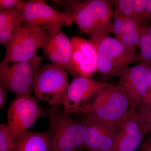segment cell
Wrapping results in <instances>:
<instances>
[{
    "mask_svg": "<svg viewBox=\"0 0 151 151\" xmlns=\"http://www.w3.org/2000/svg\"><path fill=\"white\" fill-rule=\"evenodd\" d=\"M141 34V29L140 30L134 32L124 34L116 39L124 46L135 50L136 47L139 46Z\"/></svg>",
    "mask_w": 151,
    "mask_h": 151,
    "instance_id": "cell-21",
    "label": "cell"
},
{
    "mask_svg": "<svg viewBox=\"0 0 151 151\" xmlns=\"http://www.w3.org/2000/svg\"><path fill=\"white\" fill-rule=\"evenodd\" d=\"M142 25L140 22L133 18L125 17V33L134 32L140 30Z\"/></svg>",
    "mask_w": 151,
    "mask_h": 151,
    "instance_id": "cell-25",
    "label": "cell"
},
{
    "mask_svg": "<svg viewBox=\"0 0 151 151\" xmlns=\"http://www.w3.org/2000/svg\"><path fill=\"white\" fill-rule=\"evenodd\" d=\"M50 27L51 28L53 34L59 56L60 66L68 72L71 54L70 40L62 31V27L59 26H54Z\"/></svg>",
    "mask_w": 151,
    "mask_h": 151,
    "instance_id": "cell-17",
    "label": "cell"
},
{
    "mask_svg": "<svg viewBox=\"0 0 151 151\" xmlns=\"http://www.w3.org/2000/svg\"><path fill=\"white\" fill-rule=\"evenodd\" d=\"M6 98V90L1 86H0V107L2 108L5 104Z\"/></svg>",
    "mask_w": 151,
    "mask_h": 151,
    "instance_id": "cell-28",
    "label": "cell"
},
{
    "mask_svg": "<svg viewBox=\"0 0 151 151\" xmlns=\"http://www.w3.org/2000/svg\"><path fill=\"white\" fill-rule=\"evenodd\" d=\"M50 133L27 132L21 135L13 151H50Z\"/></svg>",
    "mask_w": 151,
    "mask_h": 151,
    "instance_id": "cell-15",
    "label": "cell"
},
{
    "mask_svg": "<svg viewBox=\"0 0 151 151\" xmlns=\"http://www.w3.org/2000/svg\"><path fill=\"white\" fill-rule=\"evenodd\" d=\"M50 110V151L84 150L86 130L82 120L72 118L63 108Z\"/></svg>",
    "mask_w": 151,
    "mask_h": 151,
    "instance_id": "cell-3",
    "label": "cell"
},
{
    "mask_svg": "<svg viewBox=\"0 0 151 151\" xmlns=\"http://www.w3.org/2000/svg\"><path fill=\"white\" fill-rule=\"evenodd\" d=\"M132 5L135 18L143 25L146 22V0H133Z\"/></svg>",
    "mask_w": 151,
    "mask_h": 151,
    "instance_id": "cell-23",
    "label": "cell"
},
{
    "mask_svg": "<svg viewBox=\"0 0 151 151\" xmlns=\"http://www.w3.org/2000/svg\"><path fill=\"white\" fill-rule=\"evenodd\" d=\"M63 6L73 17L78 28L93 44L113 33L114 11L108 0L55 1Z\"/></svg>",
    "mask_w": 151,
    "mask_h": 151,
    "instance_id": "cell-1",
    "label": "cell"
},
{
    "mask_svg": "<svg viewBox=\"0 0 151 151\" xmlns=\"http://www.w3.org/2000/svg\"><path fill=\"white\" fill-rule=\"evenodd\" d=\"M109 84L80 76L73 78L63 99V109L70 115L81 114L95 95Z\"/></svg>",
    "mask_w": 151,
    "mask_h": 151,
    "instance_id": "cell-10",
    "label": "cell"
},
{
    "mask_svg": "<svg viewBox=\"0 0 151 151\" xmlns=\"http://www.w3.org/2000/svg\"><path fill=\"white\" fill-rule=\"evenodd\" d=\"M22 26V13L17 9L0 12L1 45L4 46Z\"/></svg>",
    "mask_w": 151,
    "mask_h": 151,
    "instance_id": "cell-16",
    "label": "cell"
},
{
    "mask_svg": "<svg viewBox=\"0 0 151 151\" xmlns=\"http://www.w3.org/2000/svg\"><path fill=\"white\" fill-rule=\"evenodd\" d=\"M21 2L19 0H0V12L17 9Z\"/></svg>",
    "mask_w": 151,
    "mask_h": 151,
    "instance_id": "cell-26",
    "label": "cell"
},
{
    "mask_svg": "<svg viewBox=\"0 0 151 151\" xmlns=\"http://www.w3.org/2000/svg\"><path fill=\"white\" fill-rule=\"evenodd\" d=\"M86 127L84 150L87 151H113L119 128L81 118Z\"/></svg>",
    "mask_w": 151,
    "mask_h": 151,
    "instance_id": "cell-14",
    "label": "cell"
},
{
    "mask_svg": "<svg viewBox=\"0 0 151 151\" xmlns=\"http://www.w3.org/2000/svg\"><path fill=\"white\" fill-rule=\"evenodd\" d=\"M137 108L121 86L109 83L95 95L81 114L84 119L119 128Z\"/></svg>",
    "mask_w": 151,
    "mask_h": 151,
    "instance_id": "cell-2",
    "label": "cell"
},
{
    "mask_svg": "<svg viewBox=\"0 0 151 151\" xmlns=\"http://www.w3.org/2000/svg\"><path fill=\"white\" fill-rule=\"evenodd\" d=\"M98 56L97 72L99 81L108 83L130 65L141 62L134 50L124 46L115 37L106 36L94 44Z\"/></svg>",
    "mask_w": 151,
    "mask_h": 151,
    "instance_id": "cell-4",
    "label": "cell"
},
{
    "mask_svg": "<svg viewBox=\"0 0 151 151\" xmlns=\"http://www.w3.org/2000/svg\"><path fill=\"white\" fill-rule=\"evenodd\" d=\"M139 149L141 151H151V139L142 143Z\"/></svg>",
    "mask_w": 151,
    "mask_h": 151,
    "instance_id": "cell-29",
    "label": "cell"
},
{
    "mask_svg": "<svg viewBox=\"0 0 151 151\" xmlns=\"http://www.w3.org/2000/svg\"><path fill=\"white\" fill-rule=\"evenodd\" d=\"M146 19L151 22V0H146Z\"/></svg>",
    "mask_w": 151,
    "mask_h": 151,
    "instance_id": "cell-27",
    "label": "cell"
},
{
    "mask_svg": "<svg viewBox=\"0 0 151 151\" xmlns=\"http://www.w3.org/2000/svg\"><path fill=\"white\" fill-rule=\"evenodd\" d=\"M140 40L139 47L140 49L138 56L141 62L145 61L151 63V38L141 30Z\"/></svg>",
    "mask_w": 151,
    "mask_h": 151,
    "instance_id": "cell-20",
    "label": "cell"
},
{
    "mask_svg": "<svg viewBox=\"0 0 151 151\" xmlns=\"http://www.w3.org/2000/svg\"><path fill=\"white\" fill-rule=\"evenodd\" d=\"M48 35V29L45 28L22 26L5 45V54L2 61L14 62L31 59L42 48Z\"/></svg>",
    "mask_w": 151,
    "mask_h": 151,
    "instance_id": "cell-7",
    "label": "cell"
},
{
    "mask_svg": "<svg viewBox=\"0 0 151 151\" xmlns=\"http://www.w3.org/2000/svg\"><path fill=\"white\" fill-rule=\"evenodd\" d=\"M67 72L53 63L41 65L35 74L33 90L38 100L46 101L52 109L62 106L69 85Z\"/></svg>",
    "mask_w": 151,
    "mask_h": 151,
    "instance_id": "cell-5",
    "label": "cell"
},
{
    "mask_svg": "<svg viewBox=\"0 0 151 151\" xmlns=\"http://www.w3.org/2000/svg\"><path fill=\"white\" fill-rule=\"evenodd\" d=\"M125 16L114 11L113 34L115 38H118L125 33Z\"/></svg>",
    "mask_w": 151,
    "mask_h": 151,
    "instance_id": "cell-24",
    "label": "cell"
},
{
    "mask_svg": "<svg viewBox=\"0 0 151 151\" xmlns=\"http://www.w3.org/2000/svg\"><path fill=\"white\" fill-rule=\"evenodd\" d=\"M48 30V35L46 42L42 48L45 55L53 64L60 66L59 56L57 50L52 31L50 27L45 28Z\"/></svg>",
    "mask_w": 151,
    "mask_h": 151,
    "instance_id": "cell-18",
    "label": "cell"
},
{
    "mask_svg": "<svg viewBox=\"0 0 151 151\" xmlns=\"http://www.w3.org/2000/svg\"><path fill=\"white\" fill-rule=\"evenodd\" d=\"M17 9L22 13V25L24 26L65 27L74 22L72 14L51 7L43 0L22 1Z\"/></svg>",
    "mask_w": 151,
    "mask_h": 151,
    "instance_id": "cell-9",
    "label": "cell"
},
{
    "mask_svg": "<svg viewBox=\"0 0 151 151\" xmlns=\"http://www.w3.org/2000/svg\"><path fill=\"white\" fill-rule=\"evenodd\" d=\"M147 103H151V78L148 89L146 97L144 99L143 104H146Z\"/></svg>",
    "mask_w": 151,
    "mask_h": 151,
    "instance_id": "cell-30",
    "label": "cell"
},
{
    "mask_svg": "<svg viewBox=\"0 0 151 151\" xmlns=\"http://www.w3.org/2000/svg\"><path fill=\"white\" fill-rule=\"evenodd\" d=\"M111 1L115 6L114 11L124 16L135 19L132 5L133 0H114Z\"/></svg>",
    "mask_w": 151,
    "mask_h": 151,
    "instance_id": "cell-22",
    "label": "cell"
},
{
    "mask_svg": "<svg viewBox=\"0 0 151 151\" xmlns=\"http://www.w3.org/2000/svg\"><path fill=\"white\" fill-rule=\"evenodd\" d=\"M118 85L123 88L137 108L143 104L151 78V63L140 62L124 69L119 76Z\"/></svg>",
    "mask_w": 151,
    "mask_h": 151,
    "instance_id": "cell-12",
    "label": "cell"
},
{
    "mask_svg": "<svg viewBox=\"0 0 151 151\" xmlns=\"http://www.w3.org/2000/svg\"><path fill=\"white\" fill-rule=\"evenodd\" d=\"M150 129L136 111L120 126L113 151H136L142 144L144 137Z\"/></svg>",
    "mask_w": 151,
    "mask_h": 151,
    "instance_id": "cell-13",
    "label": "cell"
},
{
    "mask_svg": "<svg viewBox=\"0 0 151 151\" xmlns=\"http://www.w3.org/2000/svg\"><path fill=\"white\" fill-rule=\"evenodd\" d=\"M141 30L151 38V25L143 24L141 27Z\"/></svg>",
    "mask_w": 151,
    "mask_h": 151,
    "instance_id": "cell-31",
    "label": "cell"
},
{
    "mask_svg": "<svg viewBox=\"0 0 151 151\" xmlns=\"http://www.w3.org/2000/svg\"><path fill=\"white\" fill-rule=\"evenodd\" d=\"M43 57L14 62L0 63V86L14 93L16 97L31 95L35 74Z\"/></svg>",
    "mask_w": 151,
    "mask_h": 151,
    "instance_id": "cell-6",
    "label": "cell"
},
{
    "mask_svg": "<svg viewBox=\"0 0 151 151\" xmlns=\"http://www.w3.org/2000/svg\"><path fill=\"white\" fill-rule=\"evenodd\" d=\"M71 54L68 72L73 78H91L98 68L97 49L88 40L78 36L70 39Z\"/></svg>",
    "mask_w": 151,
    "mask_h": 151,
    "instance_id": "cell-11",
    "label": "cell"
},
{
    "mask_svg": "<svg viewBox=\"0 0 151 151\" xmlns=\"http://www.w3.org/2000/svg\"><path fill=\"white\" fill-rule=\"evenodd\" d=\"M50 114L51 110L39 105L31 95L16 97L8 110L6 124L15 143L21 135L29 132L37 120Z\"/></svg>",
    "mask_w": 151,
    "mask_h": 151,
    "instance_id": "cell-8",
    "label": "cell"
},
{
    "mask_svg": "<svg viewBox=\"0 0 151 151\" xmlns=\"http://www.w3.org/2000/svg\"><path fill=\"white\" fill-rule=\"evenodd\" d=\"M15 141L6 124H0V151H13Z\"/></svg>",
    "mask_w": 151,
    "mask_h": 151,
    "instance_id": "cell-19",
    "label": "cell"
}]
</instances>
